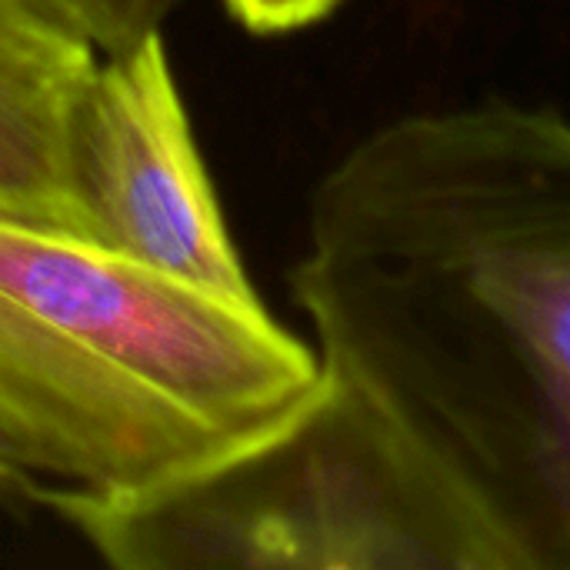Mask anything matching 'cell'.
Returning <instances> with one entry per match:
<instances>
[{"label":"cell","instance_id":"1","mask_svg":"<svg viewBox=\"0 0 570 570\" xmlns=\"http://www.w3.org/2000/svg\"><path fill=\"white\" fill-rule=\"evenodd\" d=\"M291 291L508 570H570V120L484 100L371 130L317 184Z\"/></svg>","mask_w":570,"mask_h":570},{"label":"cell","instance_id":"2","mask_svg":"<svg viewBox=\"0 0 570 570\" xmlns=\"http://www.w3.org/2000/svg\"><path fill=\"white\" fill-rule=\"evenodd\" d=\"M317 374L264 301L0 214V448L40 481L154 484L287 414Z\"/></svg>","mask_w":570,"mask_h":570},{"label":"cell","instance_id":"3","mask_svg":"<svg viewBox=\"0 0 570 570\" xmlns=\"http://www.w3.org/2000/svg\"><path fill=\"white\" fill-rule=\"evenodd\" d=\"M30 504L120 570H508L401 424L324 364L287 414L184 471L134 491L37 481Z\"/></svg>","mask_w":570,"mask_h":570},{"label":"cell","instance_id":"4","mask_svg":"<svg viewBox=\"0 0 570 570\" xmlns=\"http://www.w3.org/2000/svg\"><path fill=\"white\" fill-rule=\"evenodd\" d=\"M83 237L204 294L257 304L200 157L164 30L100 53L70 117Z\"/></svg>","mask_w":570,"mask_h":570},{"label":"cell","instance_id":"5","mask_svg":"<svg viewBox=\"0 0 570 570\" xmlns=\"http://www.w3.org/2000/svg\"><path fill=\"white\" fill-rule=\"evenodd\" d=\"M97 57L50 0H0V214L83 234L70 117Z\"/></svg>","mask_w":570,"mask_h":570},{"label":"cell","instance_id":"6","mask_svg":"<svg viewBox=\"0 0 570 570\" xmlns=\"http://www.w3.org/2000/svg\"><path fill=\"white\" fill-rule=\"evenodd\" d=\"M97 53H117L160 33L180 0H50Z\"/></svg>","mask_w":570,"mask_h":570},{"label":"cell","instance_id":"7","mask_svg":"<svg viewBox=\"0 0 570 570\" xmlns=\"http://www.w3.org/2000/svg\"><path fill=\"white\" fill-rule=\"evenodd\" d=\"M344 0H224L227 13L257 37H281L331 17Z\"/></svg>","mask_w":570,"mask_h":570},{"label":"cell","instance_id":"8","mask_svg":"<svg viewBox=\"0 0 570 570\" xmlns=\"http://www.w3.org/2000/svg\"><path fill=\"white\" fill-rule=\"evenodd\" d=\"M37 474H30L27 468H20L3 448H0V504L7 508H20L30 504V494L37 488Z\"/></svg>","mask_w":570,"mask_h":570}]
</instances>
